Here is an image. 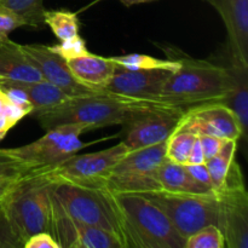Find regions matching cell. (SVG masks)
<instances>
[{
	"instance_id": "cell-1",
	"label": "cell",
	"mask_w": 248,
	"mask_h": 248,
	"mask_svg": "<svg viewBox=\"0 0 248 248\" xmlns=\"http://www.w3.org/2000/svg\"><path fill=\"white\" fill-rule=\"evenodd\" d=\"M157 108L177 109L161 99L120 96L103 89L85 96L70 97L62 104L31 111V115L45 130L63 124H86L96 130L106 126L124 125L135 114Z\"/></svg>"
},
{
	"instance_id": "cell-2",
	"label": "cell",
	"mask_w": 248,
	"mask_h": 248,
	"mask_svg": "<svg viewBox=\"0 0 248 248\" xmlns=\"http://www.w3.org/2000/svg\"><path fill=\"white\" fill-rule=\"evenodd\" d=\"M169 58L179 62L171 73L159 98L173 108H188L208 103H225L232 91L228 67L206 60H196L173 47L165 48Z\"/></svg>"
},
{
	"instance_id": "cell-3",
	"label": "cell",
	"mask_w": 248,
	"mask_h": 248,
	"mask_svg": "<svg viewBox=\"0 0 248 248\" xmlns=\"http://www.w3.org/2000/svg\"><path fill=\"white\" fill-rule=\"evenodd\" d=\"M48 166L35 167L17 179L0 200L1 212L17 241L23 244L36 232L52 229L53 179Z\"/></svg>"
},
{
	"instance_id": "cell-4",
	"label": "cell",
	"mask_w": 248,
	"mask_h": 248,
	"mask_svg": "<svg viewBox=\"0 0 248 248\" xmlns=\"http://www.w3.org/2000/svg\"><path fill=\"white\" fill-rule=\"evenodd\" d=\"M111 193V191H110ZM123 218L127 248H184L186 239L166 215L147 196L114 194Z\"/></svg>"
},
{
	"instance_id": "cell-5",
	"label": "cell",
	"mask_w": 248,
	"mask_h": 248,
	"mask_svg": "<svg viewBox=\"0 0 248 248\" xmlns=\"http://www.w3.org/2000/svg\"><path fill=\"white\" fill-rule=\"evenodd\" d=\"M52 193L69 217L110 232L120 240L124 248H127L120 211L113 193L106 186L53 179Z\"/></svg>"
},
{
	"instance_id": "cell-6",
	"label": "cell",
	"mask_w": 248,
	"mask_h": 248,
	"mask_svg": "<svg viewBox=\"0 0 248 248\" xmlns=\"http://www.w3.org/2000/svg\"><path fill=\"white\" fill-rule=\"evenodd\" d=\"M143 195L169 217L177 232L186 240L206 225H217L218 203L216 193H174L160 189Z\"/></svg>"
},
{
	"instance_id": "cell-7",
	"label": "cell",
	"mask_w": 248,
	"mask_h": 248,
	"mask_svg": "<svg viewBox=\"0 0 248 248\" xmlns=\"http://www.w3.org/2000/svg\"><path fill=\"white\" fill-rule=\"evenodd\" d=\"M218 203L217 227L225 247L248 248V194L241 167L232 162L222 186L215 190Z\"/></svg>"
},
{
	"instance_id": "cell-8",
	"label": "cell",
	"mask_w": 248,
	"mask_h": 248,
	"mask_svg": "<svg viewBox=\"0 0 248 248\" xmlns=\"http://www.w3.org/2000/svg\"><path fill=\"white\" fill-rule=\"evenodd\" d=\"M166 142L132 150L113 167L104 186L114 194L160 190L157 169L166 159Z\"/></svg>"
},
{
	"instance_id": "cell-9",
	"label": "cell",
	"mask_w": 248,
	"mask_h": 248,
	"mask_svg": "<svg viewBox=\"0 0 248 248\" xmlns=\"http://www.w3.org/2000/svg\"><path fill=\"white\" fill-rule=\"evenodd\" d=\"M90 131L92 127L86 124H63L46 130L45 135L35 142L9 148L5 152L33 166H52L86 147L87 144L80 140V136Z\"/></svg>"
},
{
	"instance_id": "cell-10",
	"label": "cell",
	"mask_w": 248,
	"mask_h": 248,
	"mask_svg": "<svg viewBox=\"0 0 248 248\" xmlns=\"http://www.w3.org/2000/svg\"><path fill=\"white\" fill-rule=\"evenodd\" d=\"M130 153L121 140L118 144L90 154H73L58 164L47 167L50 177L55 181L72 182L84 186H104L109 172Z\"/></svg>"
},
{
	"instance_id": "cell-11",
	"label": "cell",
	"mask_w": 248,
	"mask_h": 248,
	"mask_svg": "<svg viewBox=\"0 0 248 248\" xmlns=\"http://www.w3.org/2000/svg\"><path fill=\"white\" fill-rule=\"evenodd\" d=\"M186 110L147 109L135 114L124 124V140L130 152L166 142L178 127Z\"/></svg>"
},
{
	"instance_id": "cell-12",
	"label": "cell",
	"mask_w": 248,
	"mask_h": 248,
	"mask_svg": "<svg viewBox=\"0 0 248 248\" xmlns=\"http://www.w3.org/2000/svg\"><path fill=\"white\" fill-rule=\"evenodd\" d=\"M52 195V229L51 235L60 248H124L120 240L99 228L82 224L67 215Z\"/></svg>"
},
{
	"instance_id": "cell-13",
	"label": "cell",
	"mask_w": 248,
	"mask_h": 248,
	"mask_svg": "<svg viewBox=\"0 0 248 248\" xmlns=\"http://www.w3.org/2000/svg\"><path fill=\"white\" fill-rule=\"evenodd\" d=\"M176 131H189L196 136H213L222 140H240L241 126L232 109L224 103H208L188 108Z\"/></svg>"
},
{
	"instance_id": "cell-14",
	"label": "cell",
	"mask_w": 248,
	"mask_h": 248,
	"mask_svg": "<svg viewBox=\"0 0 248 248\" xmlns=\"http://www.w3.org/2000/svg\"><path fill=\"white\" fill-rule=\"evenodd\" d=\"M171 73V70L165 69L130 70L118 64L104 90L120 96L160 99L165 82Z\"/></svg>"
},
{
	"instance_id": "cell-15",
	"label": "cell",
	"mask_w": 248,
	"mask_h": 248,
	"mask_svg": "<svg viewBox=\"0 0 248 248\" xmlns=\"http://www.w3.org/2000/svg\"><path fill=\"white\" fill-rule=\"evenodd\" d=\"M222 17L230 60L248 67V0H205Z\"/></svg>"
},
{
	"instance_id": "cell-16",
	"label": "cell",
	"mask_w": 248,
	"mask_h": 248,
	"mask_svg": "<svg viewBox=\"0 0 248 248\" xmlns=\"http://www.w3.org/2000/svg\"><path fill=\"white\" fill-rule=\"evenodd\" d=\"M22 48L31 60L44 80L61 87L69 96H85L98 90H92L80 84L68 68L67 61L57 53L52 52L48 46L31 44V45H22Z\"/></svg>"
},
{
	"instance_id": "cell-17",
	"label": "cell",
	"mask_w": 248,
	"mask_h": 248,
	"mask_svg": "<svg viewBox=\"0 0 248 248\" xmlns=\"http://www.w3.org/2000/svg\"><path fill=\"white\" fill-rule=\"evenodd\" d=\"M0 79L10 82H36L44 78L22 45L9 36H0Z\"/></svg>"
},
{
	"instance_id": "cell-18",
	"label": "cell",
	"mask_w": 248,
	"mask_h": 248,
	"mask_svg": "<svg viewBox=\"0 0 248 248\" xmlns=\"http://www.w3.org/2000/svg\"><path fill=\"white\" fill-rule=\"evenodd\" d=\"M67 64L73 77L80 84L92 90H103L110 81L118 65L111 57H102L90 52L67 61Z\"/></svg>"
},
{
	"instance_id": "cell-19",
	"label": "cell",
	"mask_w": 248,
	"mask_h": 248,
	"mask_svg": "<svg viewBox=\"0 0 248 248\" xmlns=\"http://www.w3.org/2000/svg\"><path fill=\"white\" fill-rule=\"evenodd\" d=\"M157 181L161 190L189 194L215 193L213 189L196 181L189 173L186 165L176 164L169 159H165L160 164L157 169Z\"/></svg>"
},
{
	"instance_id": "cell-20",
	"label": "cell",
	"mask_w": 248,
	"mask_h": 248,
	"mask_svg": "<svg viewBox=\"0 0 248 248\" xmlns=\"http://www.w3.org/2000/svg\"><path fill=\"white\" fill-rule=\"evenodd\" d=\"M228 69L232 78V91L224 104L235 114L245 137L248 126V67L230 60Z\"/></svg>"
},
{
	"instance_id": "cell-21",
	"label": "cell",
	"mask_w": 248,
	"mask_h": 248,
	"mask_svg": "<svg viewBox=\"0 0 248 248\" xmlns=\"http://www.w3.org/2000/svg\"><path fill=\"white\" fill-rule=\"evenodd\" d=\"M4 82L14 84L23 90L31 104L33 106V111L52 108L58 104H62L63 102L68 101L72 97L67 92L63 91L61 87L56 86L46 80L36 82Z\"/></svg>"
},
{
	"instance_id": "cell-22",
	"label": "cell",
	"mask_w": 248,
	"mask_h": 248,
	"mask_svg": "<svg viewBox=\"0 0 248 248\" xmlns=\"http://www.w3.org/2000/svg\"><path fill=\"white\" fill-rule=\"evenodd\" d=\"M0 6L19 17L24 27L41 28L45 24L44 0H0Z\"/></svg>"
},
{
	"instance_id": "cell-23",
	"label": "cell",
	"mask_w": 248,
	"mask_h": 248,
	"mask_svg": "<svg viewBox=\"0 0 248 248\" xmlns=\"http://www.w3.org/2000/svg\"><path fill=\"white\" fill-rule=\"evenodd\" d=\"M237 142L235 140H227L220 148L219 152L211 157L210 160L205 162L208 172H210L211 181H212L213 188L218 189L222 183L224 182V178L227 177L232 162L235 161V153L237 149Z\"/></svg>"
},
{
	"instance_id": "cell-24",
	"label": "cell",
	"mask_w": 248,
	"mask_h": 248,
	"mask_svg": "<svg viewBox=\"0 0 248 248\" xmlns=\"http://www.w3.org/2000/svg\"><path fill=\"white\" fill-rule=\"evenodd\" d=\"M44 22L56 38L60 41L68 40L74 36L79 35L80 22L78 18V14L68 10H52V11H45Z\"/></svg>"
},
{
	"instance_id": "cell-25",
	"label": "cell",
	"mask_w": 248,
	"mask_h": 248,
	"mask_svg": "<svg viewBox=\"0 0 248 248\" xmlns=\"http://www.w3.org/2000/svg\"><path fill=\"white\" fill-rule=\"evenodd\" d=\"M111 58L116 64L130 70L165 69L174 72L179 67V62L173 58L160 60V58H155L148 55H140V53H128V55L114 56Z\"/></svg>"
},
{
	"instance_id": "cell-26",
	"label": "cell",
	"mask_w": 248,
	"mask_h": 248,
	"mask_svg": "<svg viewBox=\"0 0 248 248\" xmlns=\"http://www.w3.org/2000/svg\"><path fill=\"white\" fill-rule=\"evenodd\" d=\"M198 136L189 131H174L166 143V159L186 165L189 153Z\"/></svg>"
},
{
	"instance_id": "cell-27",
	"label": "cell",
	"mask_w": 248,
	"mask_h": 248,
	"mask_svg": "<svg viewBox=\"0 0 248 248\" xmlns=\"http://www.w3.org/2000/svg\"><path fill=\"white\" fill-rule=\"evenodd\" d=\"M223 232L215 224L206 225L186 240L184 248H224Z\"/></svg>"
},
{
	"instance_id": "cell-28",
	"label": "cell",
	"mask_w": 248,
	"mask_h": 248,
	"mask_svg": "<svg viewBox=\"0 0 248 248\" xmlns=\"http://www.w3.org/2000/svg\"><path fill=\"white\" fill-rule=\"evenodd\" d=\"M35 167L11 156L5 149H0V182L17 181Z\"/></svg>"
},
{
	"instance_id": "cell-29",
	"label": "cell",
	"mask_w": 248,
	"mask_h": 248,
	"mask_svg": "<svg viewBox=\"0 0 248 248\" xmlns=\"http://www.w3.org/2000/svg\"><path fill=\"white\" fill-rule=\"evenodd\" d=\"M52 52L57 53L61 57L64 58L65 61H69L72 58L79 57V56H84L89 53V50L86 47V41L81 38L80 35L74 36L68 40L61 41L58 45L48 46Z\"/></svg>"
},
{
	"instance_id": "cell-30",
	"label": "cell",
	"mask_w": 248,
	"mask_h": 248,
	"mask_svg": "<svg viewBox=\"0 0 248 248\" xmlns=\"http://www.w3.org/2000/svg\"><path fill=\"white\" fill-rule=\"evenodd\" d=\"M24 27L19 17L0 6V36H9L12 31Z\"/></svg>"
},
{
	"instance_id": "cell-31",
	"label": "cell",
	"mask_w": 248,
	"mask_h": 248,
	"mask_svg": "<svg viewBox=\"0 0 248 248\" xmlns=\"http://www.w3.org/2000/svg\"><path fill=\"white\" fill-rule=\"evenodd\" d=\"M24 248H60L58 242L50 232H41L31 235L23 244Z\"/></svg>"
},
{
	"instance_id": "cell-32",
	"label": "cell",
	"mask_w": 248,
	"mask_h": 248,
	"mask_svg": "<svg viewBox=\"0 0 248 248\" xmlns=\"http://www.w3.org/2000/svg\"><path fill=\"white\" fill-rule=\"evenodd\" d=\"M199 140L201 143V147H202L203 155H205L206 161L210 160L211 157L215 156L218 152L220 150V148L223 147L224 142L227 140H222V138L213 137V136H198Z\"/></svg>"
},
{
	"instance_id": "cell-33",
	"label": "cell",
	"mask_w": 248,
	"mask_h": 248,
	"mask_svg": "<svg viewBox=\"0 0 248 248\" xmlns=\"http://www.w3.org/2000/svg\"><path fill=\"white\" fill-rule=\"evenodd\" d=\"M31 110L28 108H23L21 106H17V104L11 103V102L7 101V103L5 104L4 110H2V114L6 116L7 121L10 123V125L14 127L19 120L24 118L26 115H31Z\"/></svg>"
},
{
	"instance_id": "cell-34",
	"label": "cell",
	"mask_w": 248,
	"mask_h": 248,
	"mask_svg": "<svg viewBox=\"0 0 248 248\" xmlns=\"http://www.w3.org/2000/svg\"><path fill=\"white\" fill-rule=\"evenodd\" d=\"M186 170H188L189 173L194 177L198 182L200 183L205 184L207 186L208 188L213 189V184L212 181H211V176H210V172H208L207 167H206L205 164H200V165H186Z\"/></svg>"
},
{
	"instance_id": "cell-35",
	"label": "cell",
	"mask_w": 248,
	"mask_h": 248,
	"mask_svg": "<svg viewBox=\"0 0 248 248\" xmlns=\"http://www.w3.org/2000/svg\"><path fill=\"white\" fill-rule=\"evenodd\" d=\"M206 159L205 155H203L202 147H201V143L199 140V137H196L195 142H194L193 148H191L190 153H189L188 156V162L186 165H200L205 164Z\"/></svg>"
},
{
	"instance_id": "cell-36",
	"label": "cell",
	"mask_w": 248,
	"mask_h": 248,
	"mask_svg": "<svg viewBox=\"0 0 248 248\" xmlns=\"http://www.w3.org/2000/svg\"><path fill=\"white\" fill-rule=\"evenodd\" d=\"M102 1V0H94L93 2L90 4V6L93 4H97V2ZM120 2H123L125 6H132V5H137V4H144V2H149V1H154V0H119Z\"/></svg>"
},
{
	"instance_id": "cell-37",
	"label": "cell",
	"mask_w": 248,
	"mask_h": 248,
	"mask_svg": "<svg viewBox=\"0 0 248 248\" xmlns=\"http://www.w3.org/2000/svg\"><path fill=\"white\" fill-rule=\"evenodd\" d=\"M10 128H12V126L10 125V123L7 121L6 116H5L2 113H0V131H5V132H7Z\"/></svg>"
},
{
	"instance_id": "cell-38",
	"label": "cell",
	"mask_w": 248,
	"mask_h": 248,
	"mask_svg": "<svg viewBox=\"0 0 248 248\" xmlns=\"http://www.w3.org/2000/svg\"><path fill=\"white\" fill-rule=\"evenodd\" d=\"M15 182H16V181H14V182H0V200H1L2 196H4L5 194L7 193V190L11 188V186L15 183Z\"/></svg>"
},
{
	"instance_id": "cell-39",
	"label": "cell",
	"mask_w": 248,
	"mask_h": 248,
	"mask_svg": "<svg viewBox=\"0 0 248 248\" xmlns=\"http://www.w3.org/2000/svg\"><path fill=\"white\" fill-rule=\"evenodd\" d=\"M6 103H7L6 96H5L4 91L0 89V113H2V110H4V107Z\"/></svg>"
},
{
	"instance_id": "cell-40",
	"label": "cell",
	"mask_w": 248,
	"mask_h": 248,
	"mask_svg": "<svg viewBox=\"0 0 248 248\" xmlns=\"http://www.w3.org/2000/svg\"><path fill=\"white\" fill-rule=\"evenodd\" d=\"M6 133L7 132H5V131H0V140H1L5 136H6Z\"/></svg>"
},
{
	"instance_id": "cell-41",
	"label": "cell",
	"mask_w": 248,
	"mask_h": 248,
	"mask_svg": "<svg viewBox=\"0 0 248 248\" xmlns=\"http://www.w3.org/2000/svg\"><path fill=\"white\" fill-rule=\"evenodd\" d=\"M1 81H2V80H1V79H0V82H1Z\"/></svg>"
}]
</instances>
